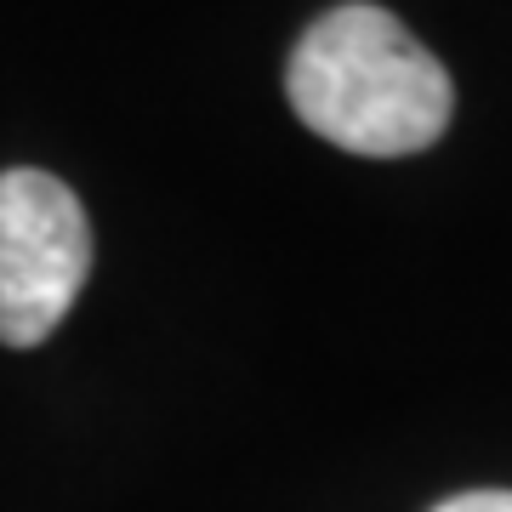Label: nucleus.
<instances>
[{
    "mask_svg": "<svg viewBox=\"0 0 512 512\" xmlns=\"http://www.w3.org/2000/svg\"><path fill=\"white\" fill-rule=\"evenodd\" d=\"M285 92L313 137L365 160L433 148L456 109V86L439 57L393 12L365 0L325 12L296 40Z\"/></svg>",
    "mask_w": 512,
    "mask_h": 512,
    "instance_id": "1",
    "label": "nucleus"
},
{
    "mask_svg": "<svg viewBox=\"0 0 512 512\" xmlns=\"http://www.w3.org/2000/svg\"><path fill=\"white\" fill-rule=\"evenodd\" d=\"M92 274V222L69 183L0 171V348L46 342Z\"/></svg>",
    "mask_w": 512,
    "mask_h": 512,
    "instance_id": "2",
    "label": "nucleus"
},
{
    "mask_svg": "<svg viewBox=\"0 0 512 512\" xmlns=\"http://www.w3.org/2000/svg\"><path fill=\"white\" fill-rule=\"evenodd\" d=\"M433 512H512V490H467L439 501Z\"/></svg>",
    "mask_w": 512,
    "mask_h": 512,
    "instance_id": "3",
    "label": "nucleus"
}]
</instances>
